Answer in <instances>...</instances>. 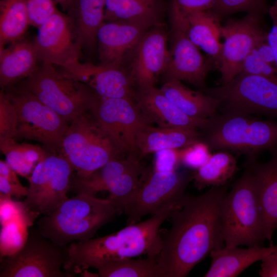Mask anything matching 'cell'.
<instances>
[{"label": "cell", "instance_id": "6da1fadb", "mask_svg": "<svg viewBox=\"0 0 277 277\" xmlns=\"http://www.w3.org/2000/svg\"><path fill=\"white\" fill-rule=\"evenodd\" d=\"M228 184L198 196L185 195L169 217L157 263L163 277H184L211 251L222 248L221 206Z\"/></svg>", "mask_w": 277, "mask_h": 277}, {"label": "cell", "instance_id": "7a4b0ae2", "mask_svg": "<svg viewBox=\"0 0 277 277\" xmlns=\"http://www.w3.org/2000/svg\"><path fill=\"white\" fill-rule=\"evenodd\" d=\"M176 208L127 225L111 234L71 243L67 247L64 270L74 275L110 261L143 254L158 256L162 242L160 228Z\"/></svg>", "mask_w": 277, "mask_h": 277}, {"label": "cell", "instance_id": "3957f363", "mask_svg": "<svg viewBox=\"0 0 277 277\" xmlns=\"http://www.w3.org/2000/svg\"><path fill=\"white\" fill-rule=\"evenodd\" d=\"M118 213L108 199L78 193L37 222L41 234L56 246L92 239L102 226Z\"/></svg>", "mask_w": 277, "mask_h": 277}, {"label": "cell", "instance_id": "277c9868", "mask_svg": "<svg viewBox=\"0 0 277 277\" xmlns=\"http://www.w3.org/2000/svg\"><path fill=\"white\" fill-rule=\"evenodd\" d=\"M202 141L210 150L243 154L257 159L264 151L277 149V122L250 115L218 113L201 130Z\"/></svg>", "mask_w": 277, "mask_h": 277}, {"label": "cell", "instance_id": "5b68a950", "mask_svg": "<svg viewBox=\"0 0 277 277\" xmlns=\"http://www.w3.org/2000/svg\"><path fill=\"white\" fill-rule=\"evenodd\" d=\"M220 215L225 247L262 245L266 240L253 176L247 166L223 198Z\"/></svg>", "mask_w": 277, "mask_h": 277}, {"label": "cell", "instance_id": "8992f818", "mask_svg": "<svg viewBox=\"0 0 277 277\" xmlns=\"http://www.w3.org/2000/svg\"><path fill=\"white\" fill-rule=\"evenodd\" d=\"M16 84L34 94L68 123L92 110L101 98L87 85L66 76L46 62H41L29 76Z\"/></svg>", "mask_w": 277, "mask_h": 277}, {"label": "cell", "instance_id": "52a82bcc", "mask_svg": "<svg viewBox=\"0 0 277 277\" xmlns=\"http://www.w3.org/2000/svg\"><path fill=\"white\" fill-rule=\"evenodd\" d=\"M60 154L76 172V176L82 179L109 161L125 156L91 111L83 113L70 122L64 136Z\"/></svg>", "mask_w": 277, "mask_h": 277}, {"label": "cell", "instance_id": "ba28073f", "mask_svg": "<svg viewBox=\"0 0 277 277\" xmlns=\"http://www.w3.org/2000/svg\"><path fill=\"white\" fill-rule=\"evenodd\" d=\"M3 90L16 111L14 139L35 141L42 144L48 152L60 154L69 125L68 122L34 94L17 84Z\"/></svg>", "mask_w": 277, "mask_h": 277}, {"label": "cell", "instance_id": "9c48e42d", "mask_svg": "<svg viewBox=\"0 0 277 277\" xmlns=\"http://www.w3.org/2000/svg\"><path fill=\"white\" fill-rule=\"evenodd\" d=\"M204 92L219 102L221 113L277 117V75L240 73L229 83Z\"/></svg>", "mask_w": 277, "mask_h": 277}, {"label": "cell", "instance_id": "30bf717a", "mask_svg": "<svg viewBox=\"0 0 277 277\" xmlns=\"http://www.w3.org/2000/svg\"><path fill=\"white\" fill-rule=\"evenodd\" d=\"M192 180V173L160 171L145 167L136 190L123 211L126 225L140 222L145 215L157 214L177 207L184 199L186 188Z\"/></svg>", "mask_w": 277, "mask_h": 277}, {"label": "cell", "instance_id": "8fae6325", "mask_svg": "<svg viewBox=\"0 0 277 277\" xmlns=\"http://www.w3.org/2000/svg\"><path fill=\"white\" fill-rule=\"evenodd\" d=\"M67 247L56 246L32 229L18 250L1 262L0 277H71L63 268Z\"/></svg>", "mask_w": 277, "mask_h": 277}, {"label": "cell", "instance_id": "7c38bea8", "mask_svg": "<svg viewBox=\"0 0 277 277\" xmlns=\"http://www.w3.org/2000/svg\"><path fill=\"white\" fill-rule=\"evenodd\" d=\"M73 171L62 155L49 154L27 178L28 193L22 203L25 211L35 216L54 211L69 198Z\"/></svg>", "mask_w": 277, "mask_h": 277}, {"label": "cell", "instance_id": "4fadbf2b", "mask_svg": "<svg viewBox=\"0 0 277 277\" xmlns=\"http://www.w3.org/2000/svg\"><path fill=\"white\" fill-rule=\"evenodd\" d=\"M263 15L247 13L241 19H230L220 28L224 38L219 68L221 85L232 80L242 69L246 57L260 44L267 41Z\"/></svg>", "mask_w": 277, "mask_h": 277}, {"label": "cell", "instance_id": "5bb4252c", "mask_svg": "<svg viewBox=\"0 0 277 277\" xmlns=\"http://www.w3.org/2000/svg\"><path fill=\"white\" fill-rule=\"evenodd\" d=\"M91 111L121 152L140 160L136 136L142 128L150 124L142 115L135 101L101 97Z\"/></svg>", "mask_w": 277, "mask_h": 277}, {"label": "cell", "instance_id": "9a60e30c", "mask_svg": "<svg viewBox=\"0 0 277 277\" xmlns=\"http://www.w3.org/2000/svg\"><path fill=\"white\" fill-rule=\"evenodd\" d=\"M169 35L164 24H156L144 33L126 56L130 60L128 67L124 68L137 90L155 86L164 75L169 58Z\"/></svg>", "mask_w": 277, "mask_h": 277}, {"label": "cell", "instance_id": "2e32d148", "mask_svg": "<svg viewBox=\"0 0 277 277\" xmlns=\"http://www.w3.org/2000/svg\"><path fill=\"white\" fill-rule=\"evenodd\" d=\"M33 40L40 62L66 68L79 61L82 55L69 17L58 10L38 28Z\"/></svg>", "mask_w": 277, "mask_h": 277}, {"label": "cell", "instance_id": "e0dca14e", "mask_svg": "<svg viewBox=\"0 0 277 277\" xmlns=\"http://www.w3.org/2000/svg\"><path fill=\"white\" fill-rule=\"evenodd\" d=\"M60 71L87 85L101 97L135 101L137 89L122 66L95 65L78 61L66 68H61Z\"/></svg>", "mask_w": 277, "mask_h": 277}, {"label": "cell", "instance_id": "ac0fdd59", "mask_svg": "<svg viewBox=\"0 0 277 277\" xmlns=\"http://www.w3.org/2000/svg\"><path fill=\"white\" fill-rule=\"evenodd\" d=\"M171 47L168 64L164 74L166 80L184 81L197 87H204L214 62L204 57L189 39L187 31L170 30Z\"/></svg>", "mask_w": 277, "mask_h": 277}, {"label": "cell", "instance_id": "d6986e66", "mask_svg": "<svg viewBox=\"0 0 277 277\" xmlns=\"http://www.w3.org/2000/svg\"><path fill=\"white\" fill-rule=\"evenodd\" d=\"M135 102L142 115L151 125L160 127H184L204 129L209 119L188 116L179 110L155 86L137 89Z\"/></svg>", "mask_w": 277, "mask_h": 277}, {"label": "cell", "instance_id": "ffe728a7", "mask_svg": "<svg viewBox=\"0 0 277 277\" xmlns=\"http://www.w3.org/2000/svg\"><path fill=\"white\" fill-rule=\"evenodd\" d=\"M266 163L247 159L245 165L251 171L262 215L265 239L272 241L277 229V149Z\"/></svg>", "mask_w": 277, "mask_h": 277}, {"label": "cell", "instance_id": "44dd1931", "mask_svg": "<svg viewBox=\"0 0 277 277\" xmlns=\"http://www.w3.org/2000/svg\"><path fill=\"white\" fill-rule=\"evenodd\" d=\"M150 27L104 22L97 33L101 65L121 66L127 55Z\"/></svg>", "mask_w": 277, "mask_h": 277}, {"label": "cell", "instance_id": "7402d4cb", "mask_svg": "<svg viewBox=\"0 0 277 277\" xmlns=\"http://www.w3.org/2000/svg\"><path fill=\"white\" fill-rule=\"evenodd\" d=\"M39 62L34 40L24 36L7 47L0 48L1 89L17 84L29 76Z\"/></svg>", "mask_w": 277, "mask_h": 277}, {"label": "cell", "instance_id": "603a6c76", "mask_svg": "<svg viewBox=\"0 0 277 277\" xmlns=\"http://www.w3.org/2000/svg\"><path fill=\"white\" fill-rule=\"evenodd\" d=\"M106 0H70L65 10L82 50L95 49L97 33L104 22Z\"/></svg>", "mask_w": 277, "mask_h": 277}, {"label": "cell", "instance_id": "cb8c5ba5", "mask_svg": "<svg viewBox=\"0 0 277 277\" xmlns=\"http://www.w3.org/2000/svg\"><path fill=\"white\" fill-rule=\"evenodd\" d=\"M165 0H106L104 22L151 27L162 22Z\"/></svg>", "mask_w": 277, "mask_h": 277}, {"label": "cell", "instance_id": "d4e9b609", "mask_svg": "<svg viewBox=\"0 0 277 277\" xmlns=\"http://www.w3.org/2000/svg\"><path fill=\"white\" fill-rule=\"evenodd\" d=\"M277 251V244L270 241L267 247L261 245L247 247H224L213 250L209 255L211 258L210 267L205 277H235L267 255Z\"/></svg>", "mask_w": 277, "mask_h": 277}, {"label": "cell", "instance_id": "484cf974", "mask_svg": "<svg viewBox=\"0 0 277 277\" xmlns=\"http://www.w3.org/2000/svg\"><path fill=\"white\" fill-rule=\"evenodd\" d=\"M201 130L184 127L146 126L138 132L136 145L138 157L167 149H180L201 141Z\"/></svg>", "mask_w": 277, "mask_h": 277}, {"label": "cell", "instance_id": "4316f807", "mask_svg": "<svg viewBox=\"0 0 277 277\" xmlns=\"http://www.w3.org/2000/svg\"><path fill=\"white\" fill-rule=\"evenodd\" d=\"M160 89L171 102L189 116L209 119L217 113V100L204 92L190 89L180 81L167 80Z\"/></svg>", "mask_w": 277, "mask_h": 277}, {"label": "cell", "instance_id": "83f0119b", "mask_svg": "<svg viewBox=\"0 0 277 277\" xmlns=\"http://www.w3.org/2000/svg\"><path fill=\"white\" fill-rule=\"evenodd\" d=\"M220 19L211 9L197 12L189 17L187 30L189 39L206 52L218 67L223 47L219 41Z\"/></svg>", "mask_w": 277, "mask_h": 277}, {"label": "cell", "instance_id": "f1b7e54d", "mask_svg": "<svg viewBox=\"0 0 277 277\" xmlns=\"http://www.w3.org/2000/svg\"><path fill=\"white\" fill-rule=\"evenodd\" d=\"M140 161L131 156L112 160L85 178L75 176L71 180L70 190L76 194L95 196L100 191H107L117 177L133 167Z\"/></svg>", "mask_w": 277, "mask_h": 277}, {"label": "cell", "instance_id": "f546056e", "mask_svg": "<svg viewBox=\"0 0 277 277\" xmlns=\"http://www.w3.org/2000/svg\"><path fill=\"white\" fill-rule=\"evenodd\" d=\"M238 170L236 158L229 152L220 151L192 173L195 187L201 190L207 187H220L228 184Z\"/></svg>", "mask_w": 277, "mask_h": 277}, {"label": "cell", "instance_id": "4dcf8cb0", "mask_svg": "<svg viewBox=\"0 0 277 277\" xmlns=\"http://www.w3.org/2000/svg\"><path fill=\"white\" fill-rule=\"evenodd\" d=\"M26 0L0 2V48L24 36L30 26Z\"/></svg>", "mask_w": 277, "mask_h": 277}, {"label": "cell", "instance_id": "1f68e13d", "mask_svg": "<svg viewBox=\"0 0 277 277\" xmlns=\"http://www.w3.org/2000/svg\"><path fill=\"white\" fill-rule=\"evenodd\" d=\"M5 161L19 175L27 179L37 164L50 153L38 145L18 143L14 139L0 142Z\"/></svg>", "mask_w": 277, "mask_h": 277}, {"label": "cell", "instance_id": "d6a6232c", "mask_svg": "<svg viewBox=\"0 0 277 277\" xmlns=\"http://www.w3.org/2000/svg\"><path fill=\"white\" fill-rule=\"evenodd\" d=\"M157 257L112 261L99 265L95 269L100 277H163Z\"/></svg>", "mask_w": 277, "mask_h": 277}, {"label": "cell", "instance_id": "836d02e7", "mask_svg": "<svg viewBox=\"0 0 277 277\" xmlns=\"http://www.w3.org/2000/svg\"><path fill=\"white\" fill-rule=\"evenodd\" d=\"M145 167L139 162L133 167L121 174L109 186L108 198L118 212L124 209L133 195Z\"/></svg>", "mask_w": 277, "mask_h": 277}, {"label": "cell", "instance_id": "e575fe53", "mask_svg": "<svg viewBox=\"0 0 277 277\" xmlns=\"http://www.w3.org/2000/svg\"><path fill=\"white\" fill-rule=\"evenodd\" d=\"M216 0H169L171 30H187L189 17L197 12L210 9Z\"/></svg>", "mask_w": 277, "mask_h": 277}, {"label": "cell", "instance_id": "d590c367", "mask_svg": "<svg viewBox=\"0 0 277 277\" xmlns=\"http://www.w3.org/2000/svg\"><path fill=\"white\" fill-rule=\"evenodd\" d=\"M268 9L267 0H216L210 9L221 18L240 11L265 15Z\"/></svg>", "mask_w": 277, "mask_h": 277}, {"label": "cell", "instance_id": "8d00e7d4", "mask_svg": "<svg viewBox=\"0 0 277 277\" xmlns=\"http://www.w3.org/2000/svg\"><path fill=\"white\" fill-rule=\"evenodd\" d=\"M17 173L5 161H0L1 196L10 198L12 196L19 199L26 196L28 187L24 186L19 181Z\"/></svg>", "mask_w": 277, "mask_h": 277}, {"label": "cell", "instance_id": "74e56055", "mask_svg": "<svg viewBox=\"0 0 277 277\" xmlns=\"http://www.w3.org/2000/svg\"><path fill=\"white\" fill-rule=\"evenodd\" d=\"M16 126L15 107L3 90L0 92V142L14 139Z\"/></svg>", "mask_w": 277, "mask_h": 277}, {"label": "cell", "instance_id": "f35d334b", "mask_svg": "<svg viewBox=\"0 0 277 277\" xmlns=\"http://www.w3.org/2000/svg\"><path fill=\"white\" fill-rule=\"evenodd\" d=\"M210 149L203 141L196 142L180 149V164L195 170L203 165L210 157Z\"/></svg>", "mask_w": 277, "mask_h": 277}, {"label": "cell", "instance_id": "ab89813d", "mask_svg": "<svg viewBox=\"0 0 277 277\" xmlns=\"http://www.w3.org/2000/svg\"><path fill=\"white\" fill-rule=\"evenodd\" d=\"M30 25L37 28L58 10L54 0H26Z\"/></svg>", "mask_w": 277, "mask_h": 277}, {"label": "cell", "instance_id": "60d3db41", "mask_svg": "<svg viewBox=\"0 0 277 277\" xmlns=\"http://www.w3.org/2000/svg\"><path fill=\"white\" fill-rule=\"evenodd\" d=\"M241 72L256 75L275 76L277 75V68L263 61L254 49L245 58Z\"/></svg>", "mask_w": 277, "mask_h": 277}, {"label": "cell", "instance_id": "b9f144b4", "mask_svg": "<svg viewBox=\"0 0 277 277\" xmlns=\"http://www.w3.org/2000/svg\"><path fill=\"white\" fill-rule=\"evenodd\" d=\"M153 168L160 171L176 170L180 164V149H164L154 153Z\"/></svg>", "mask_w": 277, "mask_h": 277}, {"label": "cell", "instance_id": "7bdbcfd3", "mask_svg": "<svg viewBox=\"0 0 277 277\" xmlns=\"http://www.w3.org/2000/svg\"><path fill=\"white\" fill-rule=\"evenodd\" d=\"M259 274L261 277H277V251L265 256L261 260Z\"/></svg>", "mask_w": 277, "mask_h": 277}, {"label": "cell", "instance_id": "ee69618b", "mask_svg": "<svg viewBox=\"0 0 277 277\" xmlns=\"http://www.w3.org/2000/svg\"><path fill=\"white\" fill-rule=\"evenodd\" d=\"M268 12L272 21V27L267 35V42L272 49L275 57L277 68V0L269 9Z\"/></svg>", "mask_w": 277, "mask_h": 277}, {"label": "cell", "instance_id": "f6af8a7d", "mask_svg": "<svg viewBox=\"0 0 277 277\" xmlns=\"http://www.w3.org/2000/svg\"><path fill=\"white\" fill-rule=\"evenodd\" d=\"M254 50L263 61L276 67L274 53L267 41L260 44Z\"/></svg>", "mask_w": 277, "mask_h": 277}, {"label": "cell", "instance_id": "bcb514c9", "mask_svg": "<svg viewBox=\"0 0 277 277\" xmlns=\"http://www.w3.org/2000/svg\"><path fill=\"white\" fill-rule=\"evenodd\" d=\"M57 3L60 5L62 9L65 11L68 4L70 0H54Z\"/></svg>", "mask_w": 277, "mask_h": 277}]
</instances>
